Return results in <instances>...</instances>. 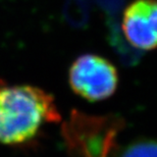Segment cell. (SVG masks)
<instances>
[{
	"label": "cell",
	"instance_id": "6da1fadb",
	"mask_svg": "<svg viewBox=\"0 0 157 157\" xmlns=\"http://www.w3.org/2000/svg\"><path fill=\"white\" fill-rule=\"evenodd\" d=\"M54 98L39 87L0 81V143L32 145L44 128L60 121Z\"/></svg>",
	"mask_w": 157,
	"mask_h": 157
},
{
	"label": "cell",
	"instance_id": "7a4b0ae2",
	"mask_svg": "<svg viewBox=\"0 0 157 157\" xmlns=\"http://www.w3.org/2000/svg\"><path fill=\"white\" fill-rule=\"evenodd\" d=\"M71 90L90 102L102 101L111 97L118 86L117 67L107 58L86 53L73 62L68 71Z\"/></svg>",
	"mask_w": 157,
	"mask_h": 157
},
{
	"label": "cell",
	"instance_id": "3957f363",
	"mask_svg": "<svg viewBox=\"0 0 157 157\" xmlns=\"http://www.w3.org/2000/svg\"><path fill=\"white\" fill-rule=\"evenodd\" d=\"M121 30L134 48H157V0H133L122 12Z\"/></svg>",
	"mask_w": 157,
	"mask_h": 157
},
{
	"label": "cell",
	"instance_id": "277c9868",
	"mask_svg": "<svg viewBox=\"0 0 157 157\" xmlns=\"http://www.w3.org/2000/svg\"><path fill=\"white\" fill-rule=\"evenodd\" d=\"M105 157H157V139H141L118 147L112 144Z\"/></svg>",
	"mask_w": 157,
	"mask_h": 157
}]
</instances>
